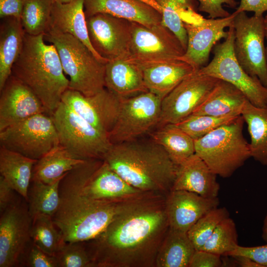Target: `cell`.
Segmentation results:
<instances>
[{
    "label": "cell",
    "mask_w": 267,
    "mask_h": 267,
    "mask_svg": "<svg viewBox=\"0 0 267 267\" xmlns=\"http://www.w3.org/2000/svg\"><path fill=\"white\" fill-rule=\"evenodd\" d=\"M25 0H0V17L20 19Z\"/></svg>",
    "instance_id": "f6af8a7d"
},
{
    "label": "cell",
    "mask_w": 267,
    "mask_h": 267,
    "mask_svg": "<svg viewBox=\"0 0 267 267\" xmlns=\"http://www.w3.org/2000/svg\"><path fill=\"white\" fill-rule=\"evenodd\" d=\"M105 88L120 98L148 91L140 66L129 58L108 61L105 64Z\"/></svg>",
    "instance_id": "cb8c5ba5"
},
{
    "label": "cell",
    "mask_w": 267,
    "mask_h": 267,
    "mask_svg": "<svg viewBox=\"0 0 267 267\" xmlns=\"http://www.w3.org/2000/svg\"><path fill=\"white\" fill-rule=\"evenodd\" d=\"M239 116L216 117L207 115L192 114L175 125L194 140H196L202 137L216 128L233 122Z\"/></svg>",
    "instance_id": "74e56055"
},
{
    "label": "cell",
    "mask_w": 267,
    "mask_h": 267,
    "mask_svg": "<svg viewBox=\"0 0 267 267\" xmlns=\"http://www.w3.org/2000/svg\"><path fill=\"white\" fill-rule=\"evenodd\" d=\"M37 160L0 146V174L26 201L33 169Z\"/></svg>",
    "instance_id": "83f0119b"
},
{
    "label": "cell",
    "mask_w": 267,
    "mask_h": 267,
    "mask_svg": "<svg viewBox=\"0 0 267 267\" xmlns=\"http://www.w3.org/2000/svg\"><path fill=\"white\" fill-rule=\"evenodd\" d=\"M49 30L72 35L86 45L98 60L104 63L108 61L100 57L91 44L84 12V0H73L66 3L54 1Z\"/></svg>",
    "instance_id": "d4e9b609"
},
{
    "label": "cell",
    "mask_w": 267,
    "mask_h": 267,
    "mask_svg": "<svg viewBox=\"0 0 267 267\" xmlns=\"http://www.w3.org/2000/svg\"><path fill=\"white\" fill-rule=\"evenodd\" d=\"M0 91V131L36 114H46L38 96L12 75Z\"/></svg>",
    "instance_id": "d6986e66"
},
{
    "label": "cell",
    "mask_w": 267,
    "mask_h": 267,
    "mask_svg": "<svg viewBox=\"0 0 267 267\" xmlns=\"http://www.w3.org/2000/svg\"><path fill=\"white\" fill-rule=\"evenodd\" d=\"M84 8L86 18L102 13L147 27L162 22V13L139 0H84Z\"/></svg>",
    "instance_id": "44dd1931"
},
{
    "label": "cell",
    "mask_w": 267,
    "mask_h": 267,
    "mask_svg": "<svg viewBox=\"0 0 267 267\" xmlns=\"http://www.w3.org/2000/svg\"><path fill=\"white\" fill-rule=\"evenodd\" d=\"M137 63L141 67L148 91L162 99L195 71L189 64L179 59Z\"/></svg>",
    "instance_id": "603a6c76"
},
{
    "label": "cell",
    "mask_w": 267,
    "mask_h": 267,
    "mask_svg": "<svg viewBox=\"0 0 267 267\" xmlns=\"http://www.w3.org/2000/svg\"><path fill=\"white\" fill-rule=\"evenodd\" d=\"M44 34H26L22 50L13 65L12 74L38 96L51 116L69 89V80L64 74L55 47L47 44Z\"/></svg>",
    "instance_id": "3957f363"
},
{
    "label": "cell",
    "mask_w": 267,
    "mask_h": 267,
    "mask_svg": "<svg viewBox=\"0 0 267 267\" xmlns=\"http://www.w3.org/2000/svg\"><path fill=\"white\" fill-rule=\"evenodd\" d=\"M73 0H54L55 2L61 3H66L72 1Z\"/></svg>",
    "instance_id": "f5cc1de1"
},
{
    "label": "cell",
    "mask_w": 267,
    "mask_h": 267,
    "mask_svg": "<svg viewBox=\"0 0 267 267\" xmlns=\"http://www.w3.org/2000/svg\"><path fill=\"white\" fill-rule=\"evenodd\" d=\"M227 256L246 257L258 263L261 267H267V243L253 247H244L238 245Z\"/></svg>",
    "instance_id": "7bdbcfd3"
},
{
    "label": "cell",
    "mask_w": 267,
    "mask_h": 267,
    "mask_svg": "<svg viewBox=\"0 0 267 267\" xmlns=\"http://www.w3.org/2000/svg\"><path fill=\"white\" fill-rule=\"evenodd\" d=\"M264 25L265 39L267 40V14L264 18Z\"/></svg>",
    "instance_id": "816d5d0a"
},
{
    "label": "cell",
    "mask_w": 267,
    "mask_h": 267,
    "mask_svg": "<svg viewBox=\"0 0 267 267\" xmlns=\"http://www.w3.org/2000/svg\"><path fill=\"white\" fill-rule=\"evenodd\" d=\"M247 100L244 94L235 86L220 80L192 114L216 117L239 116Z\"/></svg>",
    "instance_id": "484cf974"
},
{
    "label": "cell",
    "mask_w": 267,
    "mask_h": 267,
    "mask_svg": "<svg viewBox=\"0 0 267 267\" xmlns=\"http://www.w3.org/2000/svg\"><path fill=\"white\" fill-rule=\"evenodd\" d=\"M121 99L106 88L90 96L68 89L61 101L108 137L116 122Z\"/></svg>",
    "instance_id": "e0dca14e"
},
{
    "label": "cell",
    "mask_w": 267,
    "mask_h": 267,
    "mask_svg": "<svg viewBox=\"0 0 267 267\" xmlns=\"http://www.w3.org/2000/svg\"><path fill=\"white\" fill-rule=\"evenodd\" d=\"M262 231V237L267 243V214L266 215L264 221Z\"/></svg>",
    "instance_id": "f907efd6"
},
{
    "label": "cell",
    "mask_w": 267,
    "mask_h": 267,
    "mask_svg": "<svg viewBox=\"0 0 267 267\" xmlns=\"http://www.w3.org/2000/svg\"><path fill=\"white\" fill-rule=\"evenodd\" d=\"M195 250L187 232L169 227L158 252L155 267H189Z\"/></svg>",
    "instance_id": "f546056e"
},
{
    "label": "cell",
    "mask_w": 267,
    "mask_h": 267,
    "mask_svg": "<svg viewBox=\"0 0 267 267\" xmlns=\"http://www.w3.org/2000/svg\"><path fill=\"white\" fill-rule=\"evenodd\" d=\"M217 176L195 154L178 166L172 190H185L205 198H217L220 188Z\"/></svg>",
    "instance_id": "7402d4cb"
},
{
    "label": "cell",
    "mask_w": 267,
    "mask_h": 267,
    "mask_svg": "<svg viewBox=\"0 0 267 267\" xmlns=\"http://www.w3.org/2000/svg\"><path fill=\"white\" fill-rule=\"evenodd\" d=\"M241 115L247 125L250 136L251 157L267 166V107H257L247 100Z\"/></svg>",
    "instance_id": "1f68e13d"
},
{
    "label": "cell",
    "mask_w": 267,
    "mask_h": 267,
    "mask_svg": "<svg viewBox=\"0 0 267 267\" xmlns=\"http://www.w3.org/2000/svg\"><path fill=\"white\" fill-rule=\"evenodd\" d=\"M178 38L160 24L147 27L132 22L129 58L137 63H151L178 59L185 53Z\"/></svg>",
    "instance_id": "5bb4252c"
},
{
    "label": "cell",
    "mask_w": 267,
    "mask_h": 267,
    "mask_svg": "<svg viewBox=\"0 0 267 267\" xmlns=\"http://www.w3.org/2000/svg\"><path fill=\"white\" fill-rule=\"evenodd\" d=\"M86 22L91 44L100 57L107 61L130 57L132 21L98 13Z\"/></svg>",
    "instance_id": "2e32d148"
},
{
    "label": "cell",
    "mask_w": 267,
    "mask_h": 267,
    "mask_svg": "<svg viewBox=\"0 0 267 267\" xmlns=\"http://www.w3.org/2000/svg\"><path fill=\"white\" fill-rule=\"evenodd\" d=\"M219 204L218 197L208 198L185 190H172L166 199L169 227L187 232L200 218Z\"/></svg>",
    "instance_id": "ffe728a7"
},
{
    "label": "cell",
    "mask_w": 267,
    "mask_h": 267,
    "mask_svg": "<svg viewBox=\"0 0 267 267\" xmlns=\"http://www.w3.org/2000/svg\"><path fill=\"white\" fill-rule=\"evenodd\" d=\"M266 56H267V46L266 47Z\"/></svg>",
    "instance_id": "db71d44e"
},
{
    "label": "cell",
    "mask_w": 267,
    "mask_h": 267,
    "mask_svg": "<svg viewBox=\"0 0 267 267\" xmlns=\"http://www.w3.org/2000/svg\"><path fill=\"white\" fill-rule=\"evenodd\" d=\"M238 235L233 220L227 217L222 220L200 249L220 256H228L238 244Z\"/></svg>",
    "instance_id": "8d00e7d4"
},
{
    "label": "cell",
    "mask_w": 267,
    "mask_h": 267,
    "mask_svg": "<svg viewBox=\"0 0 267 267\" xmlns=\"http://www.w3.org/2000/svg\"><path fill=\"white\" fill-rule=\"evenodd\" d=\"M59 144L81 160H103L111 147L108 136L101 133L61 101L51 115Z\"/></svg>",
    "instance_id": "ba28073f"
},
{
    "label": "cell",
    "mask_w": 267,
    "mask_h": 267,
    "mask_svg": "<svg viewBox=\"0 0 267 267\" xmlns=\"http://www.w3.org/2000/svg\"><path fill=\"white\" fill-rule=\"evenodd\" d=\"M162 99L147 91L122 98L116 122L108 135L112 144L136 139L158 125Z\"/></svg>",
    "instance_id": "7c38bea8"
},
{
    "label": "cell",
    "mask_w": 267,
    "mask_h": 267,
    "mask_svg": "<svg viewBox=\"0 0 267 267\" xmlns=\"http://www.w3.org/2000/svg\"><path fill=\"white\" fill-rule=\"evenodd\" d=\"M20 267H58L55 256L45 253L32 240L22 258Z\"/></svg>",
    "instance_id": "60d3db41"
},
{
    "label": "cell",
    "mask_w": 267,
    "mask_h": 267,
    "mask_svg": "<svg viewBox=\"0 0 267 267\" xmlns=\"http://www.w3.org/2000/svg\"><path fill=\"white\" fill-rule=\"evenodd\" d=\"M0 217V267H20L32 241L33 219L28 203L21 195Z\"/></svg>",
    "instance_id": "4fadbf2b"
},
{
    "label": "cell",
    "mask_w": 267,
    "mask_h": 267,
    "mask_svg": "<svg viewBox=\"0 0 267 267\" xmlns=\"http://www.w3.org/2000/svg\"><path fill=\"white\" fill-rule=\"evenodd\" d=\"M55 256L58 267H92L85 242H64Z\"/></svg>",
    "instance_id": "ab89813d"
},
{
    "label": "cell",
    "mask_w": 267,
    "mask_h": 267,
    "mask_svg": "<svg viewBox=\"0 0 267 267\" xmlns=\"http://www.w3.org/2000/svg\"><path fill=\"white\" fill-rule=\"evenodd\" d=\"M267 11V0H241L235 12L252 11L257 16H263Z\"/></svg>",
    "instance_id": "7dc6e473"
},
{
    "label": "cell",
    "mask_w": 267,
    "mask_h": 267,
    "mask_svg": "<svg viewBox=\"0 0 267 267\" xmlns=\"http://www.w3.org/2000/svg\"><path fill=\"white\" fill-rule=\"evenodd\" d=\"M151 139L163 147L178 166L195 154V141L175 124H166L150 134Z\"/></svg>",
    "instance_id": "d6a6232c"
},
{
    "label": "cell",
    "mask_w": 267,
    "mask_h": 267,
    "mask_svg": "<svg viewBox=\"0 0 267 267\" xmlns=\"http://www.w3.org/2000/svg\"><path fill=\"white\" fill-rule=\"evenodd\" d=\"M166 196L147 195L119 214L96 237L85 241L92 267H155L169 229Z\"/></svg>",
    "instance_id": "6da1fadb"
},
{
    "label": "cell",
    "mask_w": 267,
    "mask_h": 267,
    "mask_svg": "<svg viewBox=\"0 0 267 267\" xmlns=\"http://www.w3.org/2000/svg\"><path fill=\"white\" fill-rule=\"evenodd\" d=\"M140 1H142L145 3H147L148 4L150 5V6H152L154 8H155L157 11H158L160 13H162V8L161 6L159 5V4L156 2L154 0H139Z\"/></svg>",
    "instance_id": "681fc988"
},
{
    "label": "cell",
    "mask_w": 267,
    "mask_h": 267,
    "mask_svg": "<svg viewBox=\"0 0 267 267\" xmlns=\"http://www.w3.org/2000/svg\"><path fill=\"white\" fill-rule=\"evenodd\" d=\"M150 193L131 185L101 159L85 160L69 171L59 184L60 195L95 202L128 200Z\"/></svg>",
    "instance_id": "5b68a950"
},
{
    "label": "cell",
    "mask_w": 267,
    "mask_h": 267,
    "mask_svg": "<svg viewBox=\"0 0 267 267\" xmlns=\"http://www.w3.org/2000/svg\"><path fill=\"white\" fill-rule=\"evenodd\" d=\"M199 4L198 10L207 13L209 18H222L230 14L223 7L226 4L231 8H236L238 3L235 0H196Z\"/></svg>",
    "instance_id": "b9f144b4"
},
{
    "label": "cell",
    "mask_w": 267,
    "mask_h": 267,
    "mask_svg": "<svg viewBox=\"0 0 267 267\" xmlns=\"http://www.w3.org/2000/svg\"><path fill=\"white\" fill-rule=\"evenodd\" d=\"M227 31L224 40L214 46L212 60L198 71L232 84L255 106L267 107V88L257 77L249 75L239 64L234 53L233 24Z\"/></svg>",
    "instance_id": "9c48e42d"
},
{
    "label": "cell",
    "mask_w": 267,
    "mask_h": 267,
    "mask_svg": "<svg viewBox=\"0 0 267 267\" xmlns=\"http://www.w3.org/2000/svg\"><path fill=\"white\" fill-rule=\"evenodd\" d=\"M222 265L221 256L210 252L195 250L189 267H220Z\"/></svg>",
    "instance_id": "ee69618b"
},
{
    "label": "cell",
    "mask_w": 267,
    "mask_h": 267,
    "mask_svg": "<svg viewBox=\"0 0 267 267\" xmlns=\"http://www.w3.org/2000/svg\"><path fill=\"white\" fill-rule=\"evenodd\" d=\"M18 193L0 176V214L12 205L17 199Z\"/></svg>",
    "instance_id": "bcb514c9"
},
{
    "label": "cell",
    "mask_w": 267,
    "mask_h": 267,
    "mask_svg": "<svg viewBox=\"0 0 267 267\" xmlns=\"http://www.w3.org/2000/svg\"><path fill=\"white\" fill-rule=\"evenodd\" d=\"M235 12L222 18H204L193 22H183L187 36L184 54L178 59L189 64L195 71L208 64L210 52L221 39L228 35L225 28L233 24Z\"/></svg>",
    "instance_id": "ac0fdd59"
},
{
    "label": "cell",
    "mask_w": 267,
    "mask_h": 267,
    "mask_svg": "<svg viewBox=\"0 0 267 267\" xmlns=\"http://www.w3.org/2000/svg\"><path fill=\"white\" fill-rule=\"evenodd\" d=\"M44 39L56 49L63 71L69 77V89L90 96L105 88L106 63L82 42L70 34L51 30L44 34Z\"/></svg>",
    "instance_id": "8992f818"
},
{
    "label": "cell",
    "mask_w": 267,
    "mask_h": 267,
    "mask_svg": "<svg viewBox=\"0 0 267 267\" xmlns=\"http://www.w3.org/2000/svg\"><path fill=\"white\" fill-rule=\"evenodd\" d=\"M0 26V90L11 75L13 65L22 50L25 32L21 19H1Z\"/></svg>",
    "instance_id": "4316f807"
},
{
    "label": "cell",
    "mask_w": 267,
    "mask_h": 267,
    "mask_svg": "<svg viewBox=\"0 0 267 267\" xmlns=\"http://www.w3.org/2000/svg\"><path fill=\"white\" fill-rule=\"evenodd\" d=\"M54 0H25L21 22L26 34H44L49 29Z\"/></svg>",
    "instance_id": "e575fe53"
},
{
    "label": "cell",
    "mask_w": 267,
    "mask_h": 267,
    "mask_svg": "<svg viewBox=\"0 0 267 267\" xmlns=\"http://www.w3.org/2000/svg\"><path fill=\"white\" fill-rule=\"evenodd\" d=\"M241 115L195 141V154L217 175L231 177L251 157L249 143L244 138Z\"/></svg>",
    "instance_id": "52a82bcc"
},
{
    "label": "cell",
    "mask_w": 267,
    "mask_h": 267,
    "mask_svg": "<svg viewBox=\"0 0 267 267\" xmlns=\"http://www.w3.org/2000/svg\"><path fill=\"white\" fill-rule=\"evenodd\" d=\"M31 236L38 247L54 256L65 242L52 217L46 215H37L33 218Z\"/></svg>",
    "instance_id": "d590c367"
},
{
    "label": "cell",
    "mask_w": 267,
    "mask_h": 267,
    "mask_svg": "<svg viewBox=\"0 0 267 267\" xmlns=\"http://www.w3.org/2000/svg\"><path fill=\"white\" fill-rule=\"evenodd\" d=\"M162 8V23L178 38L185 50L187 36L183 22H193L202 16L197 12L196 0H154Z\"/></svg>",
    "instance_id": "4dcf8cb0"
},
{
    "label": "cell",
    "mask_w": 267,
    "mask_h": 267,
    "mask_svg": "<svg viewBox=\"0 0 267 267\" xmlns=\"http://www.w3.org/2000/svg\"><path fill=\"white\" fill-rule=\"evenodd\" d=\"M62 178L51 183L31 181L27 203L32 219L41 214L52 217L56 212L60 204L59 184Z\"/></svg>",
    "instance_id": "836d02e7"
},
{
    "label": "cell",
    "mask_w": 267,
    "mask_h": 267,
    "mask_svg": "<svg viewBox=\"0 0 267 267\" xmlns=\"http://www.w3.org/2000/svg\"><path fill=\"white\" fill-rule=\"evenodd\" d=\"M148 194L113 202L61 197L52 218L64 242L88 241L98 236L119 214Z\"/></svg>",
    "instance_id": "277c9868"
},
{
    "label": "cell",
    "mask_w": 267,
    "mask_h": 267,
    "mask_svg": "<svg viewBox=\"0 0 267 267\" xmlns=\"http://www.w3.org/2000/svg\"><path fill=\"white\" fill-rule=\"evenodd\" d=\"M219 80L198 71L188 76L162 99L158 126L176 124L191 115Z\"/></svg>",
    "instance_id": "9a60e30c"
},
{
    "label": "cell",
    "mask_w": 267,
    "mask_h": 267,
    "mask_svg": "<svg viewBox=\"0 0 267 267\" xmlns=\"http://www.w3.org/2000/svg\"><path fill=\"white\" fill-rule=\"evenodd\" d=\"M0 144L38 160L59 144L51 116L39 113L0 131Z\"/></svg>",
    "instance_id": "30bf717a"
},
{
    "label": "cell",
    "mask_w": 267,
    "mask_h": 267,
    "mask_svg": "<svg viewBox=\"0 0 267 267\" xmlns=\"http://www.w3.org/2000/svg\"><path fill=\"white\" fill-rule=\"evenodd\" d=\"M85 161L74 157L59 144L37 161L33 169L31 181L53 183Z\"/></svg>",
    "instance_id": "f1b7e54d"
},
{
    "label": "cell",
    "mask_w": 267,
    "mask_h": 267,
    "mask_svg": "<svg viewBox=\"0 0 267 267\" xmlns=\"http://www.w3.org/2000/svg\"><path fill=\"white\" fill-rule=\"evenodd\" d=\"M237 264L242 267H261L258 263L252 259L243 256L232 257Z\"/></svg>",
    "instance_id": "c3c4849f"
},
{
    "label": "cell",
    "mask_w": 267,
    "mask_h": 267,
    "mask_svg": "<svg viewBox=\"0 0 267 267\" xmlns=\"http://www.w3.org/2000/svg\"><path fill=\"white\" fill-rule=\"evenodd\" d=\"M235 12L233 26L235 58L249 75L257 77L267 88L264 17H248L245 11Z\"/></svg>",
    "instance_id": "8fae6325"
},
{
    "label": "cell",
    "mask_w": 267,
    "mask_h": 267,
    "mask_svg": "<svg viewBox=\"0 0 267 267\" xmlns=\"http://www.w3.org/2000/svg\"><path fill=\"white\" fill-rule=\"evenodd\" d=\"M229 214L225 207L216 208L200 218L187 231L196 250H200L217 225Z\"/></svg>",
    "instance_id": "f35d334b"
},
{
    "label": "cell",
    "mask_w": 267,
    "mask_h": 267,
    "mask_svg": "<svg viewBox=\"0 0 267 267\" xmlns=\"http://www.w3.org/2000/svg\"><path fill=\"white\" fill-rule=\"evenodd\" d=\"M103 160L133 186L166 196L172 190L178 167L152 139L112 144Z\"/></svg>",
    "instance_id": "7a4b0ae2"
}]
</instances>
